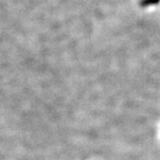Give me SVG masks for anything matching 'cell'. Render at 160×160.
Returning a JSON list of instances; mask_svg holds the SVG:
<instances>
[{"instance_id": "cell-1", "label": "cell", "mask_w": 160, "mask_h": 160, "mask_svg": "<svg viewBox=\"0 0 160 160\" xmlns=\"http://www.w3.org/2000/svg\"><path fill=\"white\" fill-rule=\"evenodd\" d=\"M160 2V0H142L141 5L143 7H148L150 5H155Z\"/></svg>"}]
</instances>
